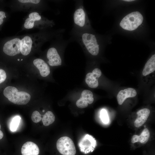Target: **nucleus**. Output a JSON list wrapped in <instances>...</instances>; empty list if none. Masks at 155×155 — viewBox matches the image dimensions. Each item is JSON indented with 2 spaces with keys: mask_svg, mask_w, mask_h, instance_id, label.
Segmentation results:
<instances>
[{
  "mask_svg": "<svg viewBox=\"0 0 155 155\" xmlns=\"http://www.w3.org/2000/svg\"><path fill=\"white\" fill-rule=\"evenodd\" d=\"M39 148L37 145L32 142H27L22 146L21 148L22 155H38Z\"/></svg>",
  "mask_w": 155,
  "mask_h": 155,
  "instance_id": "12",
  "label": "nucleus"
},
{
  "mask_svg": "<svg viewBox=\"0 0 155 155\" xmlns=\"http://www.w3.org/2000/svg\"><path fill=\"white\" fill-rule=\"evenodd\" d=\"M55 25L53 20L44 16L41 12L34 11L29 12L25 18L22 29L23 30L37 29L41 31L51 28Z\"/></svg>",
  "mask_w": 155,
  "mask_h": 155,
  "instance_id": "2",
  "label": "nucleus"
},
{
  "mask_svg": "<svg viewBox=\"0 0 155 155\" xmlns=\"http://www.w3.org/2000/svg\"><path fill=\"white\" fill-rule=\"evenodd\" d=\"M137 94L136 90L134 88H128L120 90L117 96V101L119 105L123 104L125 100L128 98L133 97Z\"/></svg>",
  "mask_w": 155,
  "mask_h": 155,
  "instance_id": "13",
  "label": "nucleus"
},
{
  "mask_svg": "<svg viewBox=\"0 0 155 155\" xmlns=\"http://www.w3.org/2000/svg\"><path fill=\"white\" fill-rule=\"evenodd\" d=\"M45 1L40 0H17L12 1L11 6L14 11L41 12L47 8Z\"/></svg>",
  "mask_w": 155,
  "mask_h": 155,
  "instance_id": "4",
  "label": "nucleus"
},
{
  "mask_svg": "<svg viewBox=\"0 0 155 155\" xmlns=\"http://www.w3.org/2000/svg\"><path fill=\"white\" fill-rule=\"evenodd\" d=\"M93 94L90 91L85 90L82 92L81 96L77 100L76 105L78 108H84L87 107L88 104H92L94 100Z\"/></svg>",
  "mask_w": 155,
  "mask_h": 155,
  "instance_id": "10",
  "label": "nucleus"
},
{
  "mask_svg": "<svg viewBox=\"0 0 155 155\" xmlns=\"http://www.w3.org/2000/svg\"><path fill=\"white\" fill-rule=\"evenodd\" d=\"M75 3L73 16V29L80 32H89L90 26L89 20L82 1H78Z\"/></svg>",
  "mask_w": 155,
  "mask_h": 155,
  "instance_id": "3",
  "label": "nucleus"
},
{
  "mask_svg": "<svg viewBox=\"0 0 155 155\" xmlns=\"http://www.w3.org/2000/svg\"><path fill=\"white\" fill-rule=\"evenodd\" d=\"M150 113V110L147 108L139 110L137 113V116L134 121V126L137 127L142 126L146 121Z\"/></svg>",
  "mask_w": 155,
  "mask_h": 155,
  "instance_id": "15",
  "label": "nucleus"
},
{
  "mask_svg": "<svg viewBox=\"0 0 155 155\" xmlns=\"http://www.w3.org/2000/svg\"><path fill=\"white\" fill-rule=\"evenodd\" d=\"M6 17L5 13L4 11L0 10V26L3 23L4 19Z\"/></svg>",
  "mask_w": 155,
  "mask_h": 155,
  "instance_id": "23",
  "label": "nucleus"
},
{
  "mask_svg": "<svg viewBox=\"0 0 155 155\" xmlns=\"http://www.w3.org/2000/svg\"><path fill=\"white\" fill-rule=\"evenodd\" d=\"M42 115L37 111H34L31 116V119L34 123H37L39 122L42 119Z\"/></svg>",
  "mask_w": 155,
  "mask_h": 155,
  "instance_id": "21",
  "label": "nucleus"
},
{
  "mask_svg": "<svg viewBox=\"0 0 155 155\" xmlns=\"http://www.w3.org/2000/svg\"><path fill=\"white\" fill-rule=\"evenodd\" d=\"M6 74L5 71L0 69V84L4 82L6 78Z\"/></svg>",
  "mask_w": 155,
  "mask_h": 155,
  "instance_id": "22",
  "label": "nucleus"
},
{
  "mask_svg": "<svg viewBox=\"0 0 155 155\" xmlns=\"http://www.w3.org/2000/svg\"><path fill=\"white\" fill-rule=\"evenodd\" d=\"M61 36L56 38L52 43L51 46L47 50L46 56L48 60V63L51 66L61 65L62 60L58 51V48Z\"/></svg>",
  "mask_w": 155,
  "mask_h": 155,
  "instance_id": "7",
  "label": "nucleus"
},
{
  "mask_svg": "<svg viewBox=\"0 0 155 155\" xmlns=\"http://www.w3.org/2000/svg\"><path fill=\"white\" fill-rule=\"evenodd\" d=\"M143 18L138 11L128 14L122 19L120 23V26L124 30L133 31L137 29L142 23Z\"/></svg>",
  "mask_w": 155,
  "mask_h": 155,
  "instance_id": "6",
  "label": "nucleus"
},
{
  "mask_svg": "<svg viewBox=\"0 0 155 155\" xmlns=\"http://www.w3.org/2000/svg\"><path fill=\"white\" fill-rule=\"evenodd\" d=\"M55 117L53 113L51 111L47 112L43 115L42 119L45 126H48L52 123L55 121Z\"/></svg>",
  "mask_w": 155,
  "mask_h": 155,
  "instance_id": "18",
  "label": "nucleus"
},
{
  "mask_svg": "<svg viewBox=\"0 0 155 155\" xmlns=\"http://www.w3.org/2000/svg\"><path fill=\"white\" fill-rule=\"evenodd\" d=\"M100 117L102 121L104 124H107L109 121V119L106 111L102 109L100 112Z\"/></svg>",
  "mask_w": 155,
  "mask_h": 155,
  "instance_id": "20",
  "label": "nucleus"
},
{
  "mask_svg": "<svg viewBox=\"0 0 155 155\" xmlns=\"http://www.w3.org/2000/svg\"><path fill=\"white\" fill-rule=\"evenodd\" d=\"M21 117L18 116L14 117L12 119L10 125V129L12 131H15L17 130L19 125Z\"/></svg>",
  "mask_w": 155,
  "mask_h": 155,
  "instance_id": "19",
  "label": "nucleus"
},
{
  "mask_svg": "<svg viewBox=\"0 0 155 155\" xmlns=\"http://www.w3.org/2000/svg\"><path fill=\"white\" fill-rule=\"evenodd\" d=\"M4 96L13 103L18 105H25L30 101L31 96L28 93L23 91L19 92L17 88L8 86L4 89Z\"/></svg>",
  "mask_w": 155,
  "mask_h": 155,
  "instance_id": "5",
  "label": "nucleus"
},
{
  "mask_svg": "<svg viewBox=\"0 0 155 155\" xmlns=\"http://www.w3.org/2000/svg\"><path fill=\"white\" fill-rule=\"evenodd\" d=\"M63 29L54 31L46 30L39 32L12 36L4 44L3 50L5 54L14 57L21 54L26 56L40 48L46 42L62 35Z\"/></svg>",
  "mask_w": 155,
  "mask_h": 155,
  "instance_id": "1",
  "label": "nucleus"
},
{
  "mask_svg": "<svg viewBox=\"0 0 155 155\" xmlns=\"http://www.w3.org/2000/svg\"><path fill=\"white\" fill-rule=\"evenodd\" d=\"M150 136V133L147 128H145L140 135L138 136L134 135L131 139L133 143L139 142L143 144H146Z\"/></svg>",
  "mask_w": 155,
  "mask_h": 155,
  "instance_id": "16",
  "label": "nucleus"
},
{
  "mask_svg": "<svg viewBox=\"0 0 155 155\" xmlns=\"http://www.w3.org/2000/svg\"><path fill=\"white\" fill-rule=\"evenodd\" d=\"M33 62L34 65L39 70L42 77H45L49 75L50 72V68L43 60L37 58L34 59Z\"/></svg>",
  "mask_w": 155,
  "mask_h": 155,
  "instance_id": "14",
  "label": "nucleus"
},
{
  "mask_svg": "<svg viewBox=\"0 0 155 155\" xmlns=\"http://www.w3.org/2000/svg\"><path fill=\"white\" fill-rule=\"evenodd\" d=\"M78 145L80 151L86 154L94 150L96 142L92 136L86 134L81 139Z\"/></svg>",
  "mask_w": 155,
  "mask_h": 155,
  "instance_id": "9",
  "label": "nucleus"
},
{
  "mask_svg": "<svg viewBox=\"0 0 155 155\" xmlns=\"http://www.w3.org/2000/svg\"><path fill=\"white\" fill-rule=\"evenodd\" d=\"M57 148L63 155H75L76 149L74 144L69 137L64 136L59 138L57 142Z\"/></svg>",
  "mask_w": 155,
  "mask_h": 155,
  "instance_id": "8",
  "label": "nucleus"
},
{
  "mask_svg": "<svg viewBox=\"0 0 155 155\" xmlns=\"http://www.w3.org/2000/svg\"><path fill=\"white\" fill-rule=\"evenodd\" d=\"M101 71L98 68L94 69L92 73H88L86 75L85 82L90 88H96L98 85V79L101 75Z\"/></svg>",
  "mask_w": 155,
  "mask_h": 155,
  "instance_id": "11",
  "label": "nucleus"
},
{
  "mask_svg": "<svg viewBox=\"0 0 155 155\" xmlns=\"http://www.w3.org/2000/svg\"><path fill=\"white\" fill-rule=\"evenodd\" d=\"M155 70V55L152 56L145 64L142 72L144 76H146Z\"/></svg>",
  "mask_w": 155,
  "mask_h": 155,
  "instance_id": "17",
  "label": "nucleus"
},
{
  "mask_svg": "<svg viewBox=\"0 0 155 155\" xmlns=\"http://www.w3.org/2000/svg\"><path fill=\"white\" fill-rule=\"evenodd\" d=\"M1 125L0 124V140L1 139L3 136V134L1 131L0 130Z\"/></svg>",
  "mask_w": 155,
  "mask_h": 155,
  "instance_id": "24",
  "label": "nucleus"
},
{
  "mask_svg": "<svg viewBox=\"0 0 155 155\" xmlns=\"http://www.w3.org/2000/svg\"><path fill=\"white\" fill-rule=\"evenodd\" d=\"M123 1H133L134 0H124Z\"/></svg>",
  "mask_w": 155,
  "mask_h": 155,
  "instance_id": "25",
  "label": "nucleus"
}]
</instances>
